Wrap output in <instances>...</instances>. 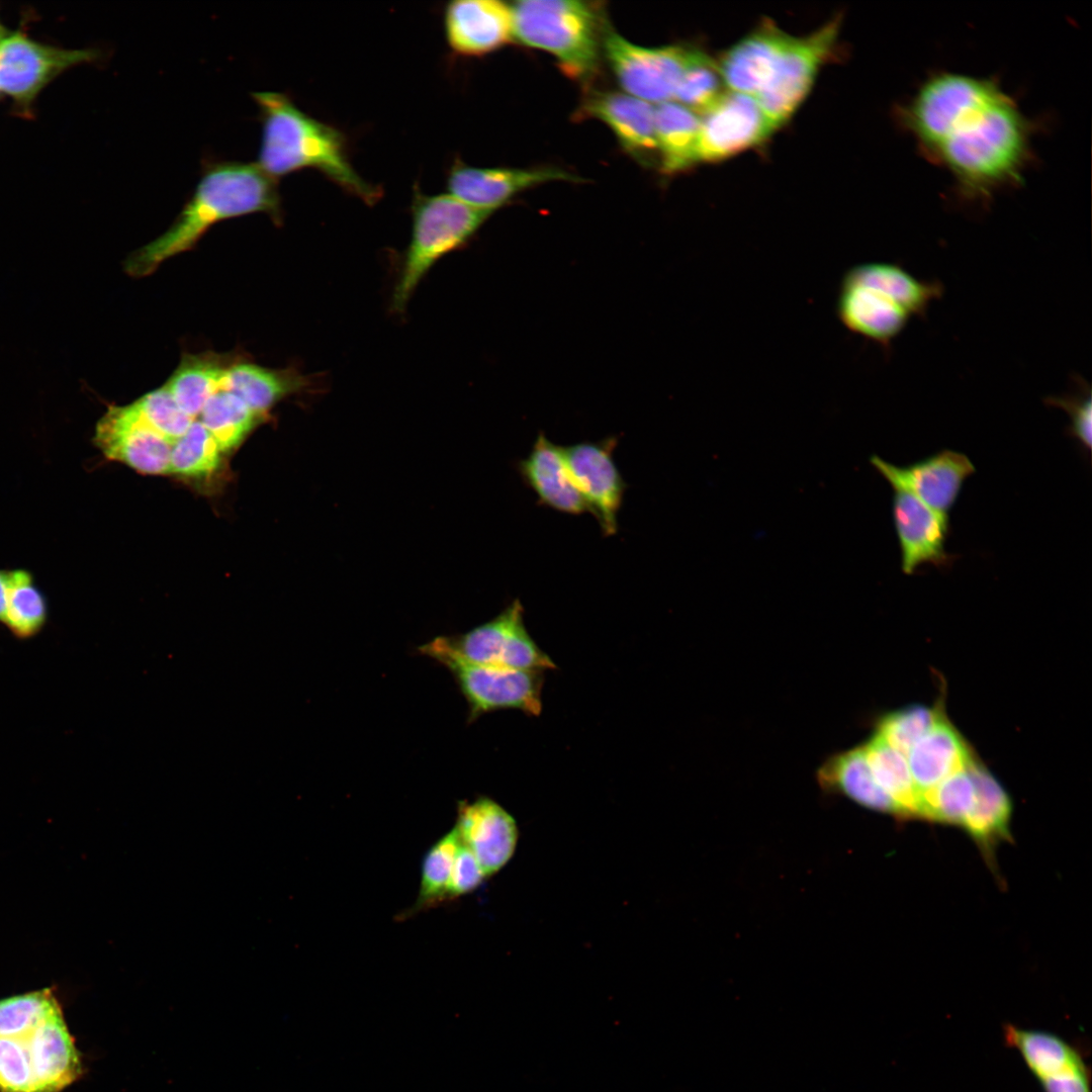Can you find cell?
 Segmentation results:
<instances>
[{"label": "cell", "mask_w": 1092, "mask_h": 1092, "mask_svg": "<svg viewBox=\"0 0 1092 1092\" xmlns=\"http://www.w3.org/2000/svg\"><path fill=\"white\" fill-rule=\"evenodd\" d=\"M841 285H858L885 292L911 316L924 317L930 303L941 297L942 284L919 280L898 264L869 262L850 268Z\"/></svg>", "instance_id": "83f0119b"}, {"label": "cell", "mask_w": 1092, "mask_h": 1092, "mask_svg": "<svg viewBox=\"0 0 1092 1092\" xmlns=\"http://www.w3.org/2000/svg\"><path fill=\"white\" fill-rule=\"evenodd\" d=\"M617 437L562 447L570 476L605 536L618 532L627 484L614 461Z\"/></svg>", "instance_id": "8fae6325"}, {"label": "cell", "mask_w": 1092, "mask_h": 1092, "mask_svg": "<svg viewBox=\"0 0 1092 1092\" xmlns=\"http://www.w3.org/2000/svg\"><path fill=\"white\" fill-rule=\"evenodd\" d=\"M485 878L474 855L461 843L453 862L445 902L476 890Z\"/></svg>", "instance_id": "ee69618b"}, {"label": "cell", "mask_w": 1092, "mask_h": 1092, "mask_svg": "<svg viewBox=\"0 0 1092 1092\" xmlns=\"http://www.w3.org/2000/svg\"><path fill=\"white\" fill-rule=\"evenodd\" d=\"M518 472L540 505L568 515L589 513L567 469L562 447L548 440L543 432L529 454L518 462Z\"/></svg>", "instance_id": "7402d4cb"}, {"label": "cell", "mask_w": 1092, "mask_h": 1092, "mask_svg": "<svg viewBox=\"0 0 1092 1092\" xmlns=\"http://www.w3.org/2000/svg\"><path fill=\"white\" fill-rule=\"evenodd\" d=\"M967 764L921 795V818L965 827L976 799Z\"/></svg>", "instance_id": "e575fe53"}, {"label": "cell", "mask_w": 1092, "mask_h": 1092, "mask_svg": "<svg viewBox=\"0 0 1092 1092\" xmlns=\"http://www.w3.org/2000/svg\"><path fill=\"white\" fill-rule=\"evenodd\" d=\"M420 651L436 661L453 658L477 665L544 672L557 667L527 630L519 599L490 621L458 636L438 637Z\"/></svg>", "instance_id": "8992f818"}, {"label": "cell", "mask_w": 1092, "mask_h": 1092, "mask_svg": "<svg viewBox=\"0 0 1092 1092\" xmlns=\"http://www.w3.org/2000/svg\"><path fill=\"white\" fill-rule=\"evenodd\" d=\"M690 51L642 47L607 27L603 37V53L625 93L656 105L672 101Z\"/></svg>", "instance_id": "ba28073f"}, {"label": "cell", "mask_w": 1092, "mask_h": 1092, "mask_svg": "<svg viewBox=\"0 0 1092 1092\" xmlns=\"http://www.w3.org/2000/svg\"><path fill=\"white\" fill-rule=\"evenodd\" d=\"M491 213L450 194L428 195L416 190L411 240L392 288L390 309L401 314L432 267L466 245Z\"/></svg>", "instance_id": "5b68a950"}, {"label": "cell", "mask_w": 1092, "mask_h": 1092, "mask_svg": "<svg viewBox=\"0 0 1092 1092\" xmlns=\"http://www.w3.org/2000/svg\"><path fill=\"white\" fill-rule=\"evenodd\" d=\"M454 828L485 877L500 871L516 851L519 830L515 818L487 797L459 802Z\"/></svg>", "instance_id": "e0dca14e"}, {"label": "cell", "mask_w": 1092, "mask_h": 1092, "mask_svg": "<svg viewBox=\"0 0 1092 1092\" xmlns=\"http://www.w3.org/2000/svg\"><path fill=\"white\" fill-rule=\"evenodd\" d=\"M7 29L0 24V40L8 33Z\"/></svg>", "instance_id": "bcb514c9"}, {"label": "cell", "mask_w": 1092, "mask_h": 1092, "mask_svg": "<svg viewBox=\"0 0 1092 1092\" xmlns=\"http://www.w3.org/2000/svg\"><path fill=\"white\" fill-rule=\"evenodd\" d=\"M53 989L44 988L0 1000V1036L31 1033L48 1018L61 1011Z\"/></svg>", "instance_id": "f35d334b"}, {"label": "cell", "mask_w": 1092, "mask_h": 1092, "mask_svg": "<svg viewBox=\"0 0 1092 1092\" xmlns=\"http://www.w3.org/2000/svg\"><path fill=\"white\" fill-rule=\"evenodd\" d=\"M93 442L105 458L124 463L138 472L169 473L172 444L131 403L109 406L96 424Z\"/></svg>", "instance_id": "5bb4252c"}, {"label": "cell", "mask_w": 1092, "mask_h": 1092, "mask_svg": "<svg viewBox=\"0 0 1092 1092\" xmlns=\"http://www.w3.org/2000/svg\"><path fill=\"white\" fill-rule=\"evenodd\" d=\"M33 1032L0 1036V1092H36L28 1049Z\"/></svg>", "instance_id": "b9f144b4"}, {"label": "cell", "mask_w": 1092, "mask_h": 1092, "mask_svg": "<svg viewBox=\"0 0 1092 1092\" xmlns=\"http://www.w3.org/2000/svg\"><path fill=\"white\" fill-rule=\"evenodd\" d=\"M943 715L944 712L938 706L929 708L912 705L884 716L879 722L877 733L906 756Z\"/></svg>", "instance_id": "ab89813d"}, {"label": "cell", "mask_w": 1092, "mask_h": 1092, "mask_svg": "<svg viewBox=\"0 0 1092 1092\" xmlns=\"http://www.w3.org/2000/svg\"><path fill=\"white\" fill-rule=\"evenodd\" d=\"M460 845L459 835L453 827L428 849L422 862L419 894L403 917L445 903L453 862Z\"/></svg>", "instance_id": "d590c367"}, {"label": "cell", "mask_w": 1092, "mask_h": 1092, "mask_svg": "<svg viewBox=\"0 0 1092 1092\" xmlns=\"http://www.w3.org/2000/svg\"><path fill=\"white\" fill-rule=\"evenodd\" d=\"M1072 392L1062 396H1050L1044 399L1046 405L1062 408L1070 419L1068 434L1075 438L1087 451L1091 449L1092 402L1089 384L1080 377L1074 379Z\"/></svg>", "instance_id": "7bdbcfd3"}, {"label": "cell", "mask_w": 1092, "mask_h": 1092, "mask_svg": "<svg viewBox=\"0 0 1092 1092\" xmlns=\"http://www.w3.org/2000/svg\"><path fill=\"white\" fill-rule=\"evenodd\" d=\"M576 177L554 168H479L456 162L447 175L449 194L479 209L493 212L518 193L551 181Z\"/></svg>", "instance_id": "ac0fdd59"}, {"label": "cell", "mask_w": 1092, "mask_h": 1092, "mask_svg": "<svg viewBox=\"0 0 1092 1092\" xmlns=\"http://www.w3.org/2000/svg\"><path fill=\"white\" fill-rule=\"evenodd\" d=\"M200 416L201 424L214 437L221 452L239 446L265 418L226 390L215 392L204 404Z\"/></svg>", "instance_id": "836d02e7"}, {"label": "cell", "mask_w": 1092, "mask_h": 1092, "mask_svg": "<svg viewBox=\"0 0 1092 1092\" xmlns=\"http://www.w3.org/2000/svg\"><path fill=\"white\" fill-rule=\"evenodd\" d=\"M226 356L213 352L186 353L165 387L190 418L200 415L206 401L218 390L228 368Z\"/></svg>", "instance_id": "4dcf8cb0"}, {"label": "cell", "mask_w": 1092, "mask_h": 1092, "mask_svg": "<svg viewBox=\"0 0 1092 1092\" xmlns=\"http://www.w3.org/2000/svg\"><path fill=\"white\" fill-rule=\"evenodd\" d=\"M819 785L878 812L905 817L901 807L878 785L862 746L836 753L817 771Z\"/></svg>", "instance_id": "484cf974"}, {"label": "cell", "mask_w": 1092, "mask_h": 1092, "mask_svg": "<svg viewBox=\"0 0 1092 1092\" xmlns=\"http://www.w3.org/2000/svg\"><path fill=\"white\" fill-rule=\"evenodd\" d=\"M99 52L70 50L38 42L21 31L0 40V92L29 113L39 93L67 70L95 62Z\"/></svg>", "instance_id": "52a82bcc"}, {"label": "cell", "mask_w": 1092, "mask_h": 1092, "mask_svg": "<svg viewBox=\"0 0 1092 1092\" xmlns=\"http://www.w3.org/2000/svg\"><path fill=\"white\" fill-rule=\"evenodd\" d=\"M701 117L686 106L666 101L654 106L658 160L664 174H674L698 162Z\"/></svg>", "instance_id": "f1b7e54d"}, {"label": "cell", "mask_w": 1092, "mask_h": 1092, "mask_svg": "<svg viewBox=\"0 0 1092 1092\" xmlns=\"http://www.w3.org/2000/svg\"><path fill=\"white\" fill-rule=\"evenodd\" d=\"M973 754L963 736L943 715L906 757L914 784L922 795L965 767Z\"/></svg>", "instance_id": "d4e9b609"}, {"label": "cell", "mask_w": 1092, "mask_h": 1092, "mask_svg": "<svg viewBox=\"0 0 1092 1092\" xmlns=\"http://www.w3.org/2000/svg\"><path fill=\"white\" fill-rule=\"evenodd\" d=\"M438 662L453 674L471 721L499 710H518L529 716L542 712L544 671L477 665L453 658Z\"/></svg>", "instance_id": "30bf717a"}, {"label": "cell", "mask_w": 1092, "mask_h": 1092, "mask_svg": "<svg viewBox=\"0 0 1092 1092\" xmlns=\"http://www.w3.org/2000/svg\"><path fill=\"white\" fill-rule=\"evenodd\" d=\"M29 1058L36 1092H59L82 1075L81 1056L62 1010L34 1030Z\"/></svg>", "instance_id": "603a6c76"}, {"label": "cell", "mask_w": 1092, "mask_h": 1092, "mask_svg": "<svg viewBox=\"0 0 1092 1092\" xmlns=\"http://www.w3.org/2000/svg\"><path fill=\"white\" fill-rule=\"evenodd\" d=\"M793 36L765 20L739 40L718 64L729 91L755 96L770 78L777 63Z\"/></svg>", "instance_id": "44dd1931"}, {"label": "cell", "mask_w": 1092, "mask_h": 1092, "mask_svg": "<svg viewBox=\"0 0 1092 1092\" xmlns=\"http://www.w3.org/2000/svg\"><path fill=\"white\" fill-rule=\"evenodd\" d=\"M898 121L921 153L943 167L964 202L987 204L1023 178L1034 125L994 79L958 72L930 75Z\"/></svg>", "instance_id": "6da1fadb"}, {"label": "cell", "mask_w": 1092, "mask_h": 1092, "mask_svg": "<svg viewBox=\"0 0 1092 1092\" xmlns=\"http://www.w3.org/2000/svg\"><path fill=\"white\" fill-rule=\"evenodd\" d=\"M8 569H0V623H3L8 594Z\"/></svg>", "instance_id": "f6af8a7d"}, {"label": "cell", "mask_w": 1092, "mask_h": 1092, "mask_svg": "<svg viewBox=\"0 0 1092 1092\" xmlns=\"http://www.w3.org/2000/svg\"><path fill=\"white\" fill-rule=\"evenodd\" d=\"M723 85L718 65L703 52L691 49L672 101L701 115L725 92Z\"/></svg>", "instance_id": "8d00e7d4"}, {"label": "cell", "mask_w": 1092, "mask_h": 1092, "mask_svg": "<svg viewBox=\"0 0 1092 1092\" xmlns=\"http://www.w3.org/2000/svg\"><path fill=\"white\" fill-rule=\"evenodd\" d=\"M892 514L902 571L913 574L924 564L950 566L954 556L945 548L948 515L934 511L905 487L892 485Z\"/></svg>", "instance_id": "9a60e30c"}, {"label": "cell", "mask_w": 1092, "mask_h": 1092, "mask_svg": "<svg viewBox=\"0 0 1092 1092\" xmlns=\"http://www.w3.org/2000/svg\"><path fill=\"white\" fill-rule=\"evenodd\" d=\"M307 375L294 367L266 368L253 363H233L226 370L221 390L239 396L258 414L266 413L282 399L307 390Z\"/></svg>", "instance_id": "4316f807"}, {"label": "cell", "mask_w": 1092, "mask_h": 1092, "mask_svg": "<svg viewBox=\"0 0 1092 1092\" xmlns=\"http://www.w3.org/2000/svg\"><path fill=\"white\" fill-rule=\"evenodd\" d=\"M870 463L892 485L905 487L934 511L948 515L964 482L976 470L969 457L944 449L907 466H897L878 455Z\"/></svg>", "instance_id": "2e32d148"}, {"label": "cell", "mask_w": 1092, "mask_h": 1092, "mask_svg": "<svg viewBox=\"0 0 1092 1092\" xmlns=\"http://www.w3.org/2000/svg\"><path fill=\"white\" fill-rule=\"evenodd\" d=\"M7 574V605L2 624L17 639L32 638L47 623V599L29 570L9 569Z\"/></svg>", "instance_id": "d6a6232c"}, {"label": "cell", "mask_w": 1092, "mask_h": 1092, "mask_svg": "<svg viewBox=\"0 0 1092 1092\" xmlns=\"http://www.w3.org/2000/svg\"><path fill=\"white\" fill-rule=\"evenodd\" d=\"M1 94H2V93L0 92V95H1Z\"/></svg>", "instance_id": "7dc6e473"}, {"label": "cell", "mask_w": 1092, "mask_h": 1092, "mask_svg": "<svg viewBox=\"0 0 1092 1092\" xmlns=\"http://www.w3.org/2000/svg\"><path fill=\"white\" fill-rule=\"evenodd\" d=\"M698 162L728 158L759 145L775 130L754 96L725 91L700 115Z\"/></svg>", "instance_id": "7c38bea8"}, {"label": "cell", "mask_w": 1092, "mask_h": 1092, "mask_svg": "<svg viewBox=\"0 0 1092 1092\" xmlns=\"http://www.w3.org/2000/svg\"><path fill=\"white\" fill-rule=\"evenodd\" d=\"M255 212L267 213L274 222L281 221L275 179L254 163H207L192 196L171 226L131 253L124 268L130 276H147L167 259L193 248L214 223Z\"/></svg>", "instance_id": "7a4b0ae2"}, {"label": "cell", "mask_w": 1092, "mask_h": 1092, "mask_svg": "<svg viewBox=\"0 0 1092 1092\" xmlns=\"http://www.w3.org/2000/svg\"><path fill=\"white\" fill-rule=\"evenodd\" d=\"M513 38L554 57L575 80L599 68L606 26L599 8L575 0H524L512 6Z\"/></svg>", "instance_id": "277c9868"}, {"label": "cell", "mask_w": 1092, "mask_h": 1092, "mask_svg": "<svg viewBox=\"0 0 1092 1092\" xmlns=\"http://www.w3.org/2000/svg\"><path fill=\"white\" fill-rule=\"evenodd\" d=\"M1003 1039L1019 1054L1043 1092H1091V1073L1082 1053L1063 1037L1008 1023Z\"/></svg>", "instance_id": "4fadbf2b"}, {"label": "cell", "mask_w": 1092, "mask_h": 1092, "mask_svg": "<svg viewBox=\"0 0 1092 1092\" xmlns=\"http://www.w3.org/2000/svg\"><path fill=\"white\" fill-rule=\"evenodd\" d=\"M838 29L839 20L834 19L809 35L793 37L770 78L754 96L776 129L789 120L806 97L819 68L833 50Z\"/></svg>", "instance_id": "9c48e42d"}, {"label": "cell", "mask_w": 1092, "mask_h": 1092, "mask_svg": "<svg viewBox=\"0 0 1092 1092\" xmlns=\"http://www.w3.org/2000/svg\"><path fill=\"white\" fill-rule=\"evenodd\" d=\"M444 25L450 48L466 57L492 53L513 38L511 6L497 0L452 1Z\"/></svg>", "instance_id": "d6986e66"}, {"label": "cell", "mask_w": 1092, "mask_h": 1092, "mask_svg": "<svg viewBox=\"0 0 1092 1092\" xmlns=\"http://www.w3.org/2000/svg\"><path fill=\"white\" fill-rule=\"evenodd\" d=\"M583 112L603 121L640 164L650 166L658 158L652 104L626 93L604 91L587 98Z\"/></svg>", "instance_id": "ffe728a7"}, {"label": "cell", "mask_w": 1092, "mask_h": 1092, "mask_svg": "<svg viewBox=\"0 0 1092 1092\" xmlns=\"http://www.w3.org/2000/svg\"><path fill=\"white\" fill-rule=\"evenodd\" d=\"M262 123L260 168L274 179L311 168L343 190L373 204L379 187L358 174L349 159L344 134L299 109L285 94L253 92Z\"/></svg>", "instance_id": "3957f363"}, {"label": "cell", "mask_w": 1092, "mask_h": 1092, "mask_svg": "<svg viewBox=\"0 0 1092 1092\" xmlns=\"http://www.w3.org/2000/svg\"><path fill=\"white\" fill-rule=\"evenodd\" d=\"M878 785L901 807L905 817H920L921 795L907 758L876 733L862 745Z\"/></svg>", "instance_id": "1f68e13d"}, {"label": "cell", "mask_w": 1092, "mask_h": 1092, "mask_svg": "<svg viewBox=\"0 0 1092 1092\" xmlns=\"http://www.w3.org/2000/svg\"><path fill=\"white\" fill-rule=\"evenodd\" d=\"M220 453L208 430L201 422L192 421L187 432L172 445L169 473L187 478L208 477L218 469Z\"/></svg>", "instance_id": "74e56055"}, {"label": "cell", "mask_w": 1092, "mask_h": 1092, "mask_svg": "<svg viewBox=\"0 0 1092 1092\" xmlns=\"http://www.w3.org/2000/svg\"><path fill=\"white\" fill-rule=\"evenodd\" d=\"M131 404L172 445L187 432L193 421L180 408L165 385L148 392Z\"/></svg>", "instance_id": "60d3db41"}, {"label": "cell", "mask_w": 1092, "mask_h": 1092, "mask_svg": "<svg viewBox=\"0 0 1092 1092\" xmlns=\"http://www.w3.org/2000/svg\"><path fill=\"white\" fill-rule=\"evenodd\" d=\"M837 313L849 331L884 346H889L912 317L885 292L858 285H841Z\"/></svg>", "instance_id": "cb8c5ba5"}, {"label": "cell", "mask_w": 1092, "mask_h": 1092, "mask_svg": "<svg viewBox=\"0 0 1092 1092\" xmlns=\"http://www.w3.org/2000/svg\"><path fill=\"white\" fill-rule=\"evenodd\" d=\"M967 766L975 784L976 799L964 828L983 849L989 850L997 841L1009 837L1011 801L975 754Z\"/></svg>", "instance_id": "f546056e"}]
</instances>
